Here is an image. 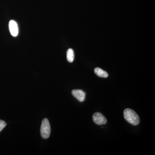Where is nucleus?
Returning a JSON list of instances; mask_svg holds the SVG:
<instances>
[{"instance_id":"nucleus-2","label":"nucleus","mask_w":155,"mask_h":155,"mask_svg":"<svg viewBox=\"0 0 155 155\" xmlns=\"http://www.w3.org/2000/svg\"><path fill=\"white\" fill-rule=\"evenodd\" d=\"M41 137L45 139L49 138L51 132V126L47 119H44L42 121L41 127Z\"/></svg>"},{"instance_id":"nucleus-5","label":"nucleus","mask_w":155,"mask_h":155,"mask_svg":"<svg viewBox=\"0 0 155 155\" xmlns=\"http://www.w3.org/2000/svg\"><path fill=\"white\" fill-rule=\"evenodd\" d=\"M72 95L80 102H83L85 100V94L81 90H74L72 92Z\"/></svg>"},{"instance_id":"nucleus-4","label":"nucleus","mask_w":155,"mask_h":155,"mask_svg":"<svg viewBox=\"0 0 155 155\" xmlns=\"http://www.w3.org/2000/svg\"><path fill=\"white\" fill-rule=\"evenodd\" d=\"M9 27L11 35L14 37H17L19 34V28L16 21L11 20L9 22Z\"/></svg>"},{"instance_id":"nucleus-1","label":"nucleus","mask_w":155,"mask_h":155,"mask_svg":"<svg viewBox=\"0 0 155 155\" xmlns=\"http://www.w3.org/2000/svg\"><path fill=\"white\" fill-rule=\"evenodd\" d=\"M124 116L125 120L132 125H137L139 124V117L136 112L131 109H125L124 111Z\"/></svg>"},{"instance_id":"nucleus-3","label":"nucleus","mask_w":155,"mask_h":155,"mask_svg":"<svg viewBox=\"0 0 155 155\" xmlns=\"http://www.w3.org/2000/svg\"><path fill=\"white\" fill-rule=\"evenodd\" d=\"M93 119L94 123L97 125H104L107 122V120L105 117L100 113H95L93 116Z\"/></svg>"},{"instance_id":"nucleus-6","label":"nucleus","mask_w":155,"mask_h":155,"mask_svg":"<svg viewBox=\"0 0 155 155\" xmlns=\"http://www.w3.org/2000/svg\"><path fill=\"white\" fill-rule=\"evenodd\" d=\"M94 72L97 76L102 78H107L108 76L107 72L99 68H96L94 69Z\"/></svg>"},{"instance_id":"nucleus-7","label":"nucleus","mask_w":155,"mask_h":155,"mask_svg":"<svg viewBox=\"0 0 155 155\" xmlns=\"http://www.w3.org/2000/svg\"><path fill=\"white\" fill-rule=\"evenodd\" d=\"M67 60L69 63H72L74 60V52L73 50L69 48L67 51Z\"/></svg>"},{"instance_id":"nucleus-8","label":"nucleus","mask_w":155,"mask_h":155,"mask_svg":"<svg viewBox=\"0 0 155 155\" xmlns=\"http://www.w3.org/2000/svg\"><path fill=\"white\" fill-rule=\"evenodd\" d=\"M7 123L3 120H0V132L5 127Z\"/></svg>"}]
</instances>
